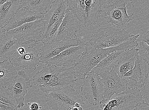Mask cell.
Listing matches in <instances>:
<instances>
[{
    "mask_svg": "<svg viewBox=\"0 0 149 110\" xmlns=\"http://www.w3.org/2000/svg\"><path fill=\"white\" fill-rule=\"evenodd\" d=\"M17 75L14 65L7 60L0 62V86L7 88L13 84Z\"/></svg>",
    "mask_w": 149,
    "mask_h": 110,
    "instance_id": "obj_20",
    "label": "cell"
},
{
    "mask_svg": "<svg viewBox=\"0 0 149 110\" xmlns=\"http://www.w3.org/2000/svg\"><path fill=\"white\" fill-rule=\"evenodd\" d=\"M140 89L127 88L113 95L102 110H133L143 100Z\"/></svg>",
    "mask_w": 149,
    "mask_h": 110,
    "instance_id": "obj_7",
    "label": "cell"
},
{
    "mask_svg": "<svg viewBox=\"0 0 149 110\" xmlns=\"http://www.w3.org/2000/svg\"><path fill=\"white\" fill-rule=\"evenodd\" d=\"M68 9L70 10L81 22L82 26H87L85 0H66Z\"/></svg>",
    "mask_w": 149,
    "mask_h": 110,
    "instance_id": "obj_24",
    "label": "cell"
},
{
    "mask_svg": "<svg viewBox=\"0 0 149 110\" xmlns=\"http://www.w3.org/2000/svg\"><path fill=\"white\" fill-rule=\"evenodd\" d=\"M131 0H111L104 6L106 16L104 18L107 23L117 28L129 26V22L134 19V13L128 15L127 6Z\"/></svg>",
    "mask_w": 149,
    "mask_h": 110,
    "instance_id": "obj_5",
    "label": "cell"
},
{
    "mask_svg": "<svg viewBox=\"0 0 149 110\" xmlns=\"http://www.w3.org/2000/svg\"><path fill=\"white\" fill-rule=\"evenodd\" d=\"M26 49V52L23 54L17 51L9 58V61L15 66L26 70H36L40 62L39 53L34 47Z\"/></svg>",
    "mask_w": 149,
    "mask_h": 110,
    "instance_id": "obj_14",
    "label": "cell"
},
{
    "mask_svg": "<svg viewBox=\"0 0 149 110\" xmlns=\"http://www.w3.org/2000/svg\"><path fill=\"white\" fill-rule=\"evenodd\" d=\"M44 22L43 19L26 23L4 33L18 41L20 47L33 48L41 42Z\"/></svg>",
    "mask_w": 149,
    "mask_h": 110,
    "instance_id": "obj_3",
    "label": "cell"
},
{
    "mask_svg": "<svg viewBox=\"0 0 149 110\" xmlns=\"http://www.w3.org/2000/svg\"><path fill=\"white\" fill-rule=\"evenodd\" d=\"M20 0H9L0 6V26H5L22 8Z\"/></svg>",
    "mask_w": 149,
    "mask_h": 110,
    "instance_id": "obj_19",
    "label": "cell"
},
{
    "mask_svg": "<svg viewBox=\"0 0 149 110\" xmlns=\"http://www.w3.org/2000/svg\"><path fill=\"white\" fill-rule=\"evenodd\" d=\"M63 19L58 20L50 27L46 36L41 40V43L43 44L49 43L57 40L58 29Z\"/></svg>",
    "mask_w": 149,
    "mask_h": 110,
    "instance_id": "obj_28",
    "label": "cell"
},
{
    "mask_svg": "<svg viewBox=\"0 0 149 110\" xmlns=\"http://www.w3.org/2000/svg\"><path fill=\"white\" fill-rule=\"evenodd\" d=\"M149 70V65L139 55L135 58V66L123 77L127 82V88L141 89L143 87Z\"/></svg>",
    "mask_w": 149,
    "mask_h": 110,
    "instance_id": "obj_11",
    "label": "cell"
},
{
    "mask_svg": "<svg viewBox=\"0 0 149 110\" xmlns=\"http://www.w3.org/2000/svg\"><path fill=\"white\" fill-rule=\"evenodd\" d=\"M30 105L29 108L30 110H39L43 108V107L36 102L32 103L30 102L28 104Z\"/></svg>",
    "mask_w": 149,
    "mask_h": 110,
    "instance_id": "obj_33",
    "label": "cell"
},
{
    "mask_svg": "<svg viewBox=\"0 0 149 110\" xmlns=\"http://www.w3.org/2000/svg\"><path fill=\"white\" fill-rule=\"evenodd\" d=\"M68 10L66 0H55L50 8L44 15L42 39L52 26L58 20L64 19Z\"/></svg>",
    "mask_w": 149,
    "mask_h": 110,
    "instance_id": "obj_13",
    "label": "cell"
},
{
    "mask_svg": "<svg viewBox=\"0 0 149 110\" xmlns=\"http://www.w3.org/2000/svg\"><path fill=\"white\" fill-rule=\"evenodd\" d=\"M14 98L16 102L18 107L22 108L25 105L24 97L27 93V89H22L17 88L13 85H10L8 87Z\"/></svg>",
    "mask_w": 149,
    "mask_h": 110,
    "instance_id": "obj_27",
    "label": "cell"
},
{
    "mask_svg": "<svg viewBox=\"0 0 149 110\" xmlns=\"http://www.w3.org/2000/svg\"><path fill=\"white\" fill-rule=\"evenodd\" d=\"M39 110H47V109H40Z\"/></svg>",
    "mask_w": 149,
    "mask_h": 110,
    "instance_id": "obj_38",
    "label": "cell"
},
{
    "mask_svg": "<svg viewBox=\"0 0 149 110\" xmlns=\"http://www.w3.org/2000/svg\"><path fill=\"white\" fill-rule=\"evenodd\" d=\"M45 93L47 104L54 110H72L74 107L79 108L84 104L82 96L71 86Z\"/></svg>",
    "mask_w": 149,
    "mask_h": 110,
    "instance_id": "obj_2",
    "label": "cell"
},
{
    "mask_svg": "<svg viewBox=\"0 0 149 110\" xmlns=\"http://www.w3.org/2000/svg\"><path fill=\"white\" fill-rule=\"evenodd\" d=\"M17 106H6L0 104V110H20Z\"/></svg>",
    "mask_w": 149,
    "mask_h": 110,
    "instance_id": "obj_34",
    "label": "cell"
},
{
    "mask_svg": "<svg viewBox=\"0 0 149 110\" xmlns=\"http://www.w3.org/2000/svg\"><path fill=\"white\" fill-rule=\"evenodd\" d=\"M139 49V53L149 65V46L145 43L141 42Z\"/></svg>",
    "mask_w": 149,
    "mask_h": 110,
    "instance_id": "obj_30",
    "label": "cell"
},
{
    "mask_svg": "<svg viewBox=\"0 0 149 110\" xmlns=\"http://www.w3.org/2000/svg\"><path fill=\"white\" fill-rule=\"evenodd\" d=\"M109 100L104 98L99 103L100 107L102 110L104 108L109 102Z\"/></svg>",
    "mask_w": 149,
    "mask_h": 110,
    "instance_id": "obj_36",
    "label": "cell"
},
{
    "mask_svg": "<svg viewBox=\"0 0 149 110\" xmlns=\"http://www.w3.org/2000/svg\"><path fill=\"white\" fill-rule=\"evenodd\" d=\"M31 82V80L26 72L20 70L18 72V75L12 85L17 88L27 89L33 87Z\"/></svg>",
    "mask_w": 149,
    "mask_h": 110,
    "instance_id": "obj_26",
    "label": "cell"
},
{
    "mask_svg": "<svg viewBox=\"0 0 149 110\" xmlns=\"http://www.w3.org/2000/svg\"><path fill=\"white\" fill-rule=\"evenodd\" d=\"M55 0H20L23 7L36 13L45 15L50 8Z\"/></svg>",
    "mask_w": 149,
    "mask_h": 110,
    "instance_id": "obj_23",
    "label": "cell"
},
{
    "mask_svg": "<svg viewBox=\"0 0 149 110\" xmlns=\"http://www.w3.org/2000/svg\"><path fill=\"white\" fill-rule=\"evenodd\" d=\"M133 110H149V104L143 100Z\"/></svg>",
    "mask_w": 149,
    "mask_h": 110,
    "instance_id": "obj_32",
    "label": "cell"
},
{
    "mask_svg": "<svg viewBox=\"0 0 149 110\" xmlns=\"http://www.w3.org/2000/svg\"><path fill=\"white\" fill-rule=\"evenodd\" d=\"M99 75L104 87V98L109 100L114 95L121 93L127 88V81L123 77L119 76L115 67Z\"/></svg>",
    "mask_w": 149,
    "mask_h": 110,
    "instance_id": "obj_10",
    "label": "cell"
},
{
    "mask_svg": "<svg viewBox=\"0 0 149 110\" xmlns=\"http://www.w3.org/2000/svg\"><path fill=\"white\" fill-rule=\"evenodd\" d=\"M139 54V49L136 48L127 51L116 68L120 77H123L127 72L133 69L135 66V58Z\"/></svg>",
    "mask_w": 149,
    "mask_h": 110,
    "instance_id": "obj_21",
    "label": "cell"
},
{
    "mask_svg": "<svg viewBox=\"0 0 149 110\" xmlns=\"http://www.w3.org/2000/svg\"><path fill=\"white\" fill-rule=\"evenodd\" d=\"M53 73V66L47 65L42 70L33 75V81L34 84L39 86L47 84L51 80Z\"/></svg>",
    "mask_w": 149,
    "mask_h": 110,
    "instance_id": "obj_25",
    "label": "cell"
},
{
    "mask_svg": "<svg viewBox=\"0 0 149 110\" xmlns=\"http://www.w3.org/2000/svg\"><path fill=\"white\" fill-rule=\"evenodd\" d=\"M127 51H116L109 54L104 59L100 61L88 74H97L99 75L105 72L110 71L114 67L116 68Z\"/></svg>",
    "mask_w": 149,
    "mask_h": 110,
    "instance_id": "obj_17",
    "label": "cell"
},
{
    "mask_svg": "<svg viewBox=\"0 0 149 110\" xmlns=\"http://www.w3.org/2000/svg\"><path fill=\"white\" fill-rule=\"evenodd\" d=\"M44 15L36 13L22 7L15 15L6 24L1 28V32L4 33L26 23L44 19Z\"/></svg>",
    "mask_w": 149,
    "mask_h": 110,
    "instance_id": "obj_15",
    "label": "cell"
},
{
    "mask_svg": "<svg viewBox=\"0 0 149 110\" xmlns=\"http://www.w3.org/2000/svg\"><path fill=\"white\" fill-rule=\"evenodd\" d=\"M140 35V34L134 35L129 40L118 46L106 49H97L88 42L80 59L73 66L78 80L84 79L86 75L109 54L116 51H127L137 47L138 43L136 40Z\"/></svg>",
    "mask_w": 149,
    "mask_h": 110,
    "instance_id": "obj_1",
    "label": "cell"
},
{
    "mask_svg": "<svg viewBox=\"0 0 149 110\" xmlns=\"http://www.w3.org/2000/svg\"><path fill=\"white\" fill-rule=\"evenodd\" d=\"M20 44L14 38L7 35L5 33L1 34L0 39V56L2 59L7 58L18 51Z\"/></svg>",
    "mask_w": 149,
    "mask_h": 110,
    "instance_id": "obj_22",
    "label": "cell"
},
{
    "mask_svg": "<svg viewBox=\"0 0 149 110\" xmlns=\"http://www.w3.org/2000/svg\"><path fill=\"white\" fill-rule=\"evenodd\" d=\"M104 3V0H85L87 27L98 23Z\"/></svg>",
    "mask_w": 149,
    "mask_h": 110,
    "instance_id": "obj_18",
    "label": "cell"
},
{
    "mask_svg": "<svg viewBox=\"0 0 149 110\" xmlns=\"http://www.w3.org/2000/svg\"><path fill=\"white\" fill-rule=\"evenodd\" d=\"M9 1V0H0V4H1V5H2Z\"/></svg>",
    "mask_w": 149,
    "mask_h": 110,
    "instance_id": "obj_37",
    "label": "cell"
},
{
    "mask_svg": "<svg viewBox=\"0 0 149 110\" xmlns=\"http://www.w3.org/2000/svg\"><path fill=\"white\" fill-rule=\"evenodd\" d=\"M86 44L68 48L51 58L46 65L57 66H74L80 59Z\"/></svg>",
    "mask_w": 149,
    "mask_h": 110,
    "instance_id": "obj_12",
    "label": "cell"
},
{
    "mask_svg": "<svg viewBox=\"0 0 149 110\" xmlns=\"http://www.w3.org/2000/svg\"><path fill=\"white\" fill-rule=\"evenodd\" d=\"M100 77L97 74H88L83 79L82 94L89 101V104L93 106L99 104L104 99V87Z\"/></svg>",
    "mask_w": 149,
    "mask_h": 110,
    "instance_id": "obj_8",
    "label": "cell"
},
{
    "mask_svg": "<svg viewBox=\"0 0 149 110\" xmlns=\"http://www.w3.org/2000/svg\"><path fill=\"white\" fill-rule=\"evenodd\" d=\"M0 101L13 106H17L15 99L8 88L0 87Z\"/></svg>",
    "mask_w": 149,
    "mask_h": 110,
    "instance_id": "obj_29",
    "label": "cell"
},
{
    "mask_svg": "<svg viewBox=\"0 0 149 110\" xmlns=\"http://www.w3.org/2000/svg\"><path fill=\"white\" fill-rule=\"evenodd\" d=\"M141 41L142 42L146 43L149 46V30L142 37Z\"/></svg>",
    "mask_w": 149,
    "mask_h": 110,
    "instance_id": "obj_35",
    "label": "cell"
},
{
    "mask_svg": "<svg viewBox=\"0 0 149 110\" xmlns=\"http://www.w3.org/2000/svg\"><path fill=\"white\" fill-rule=\"evenodd\" d=\"M142 96L144 101L149 104V70L147 78L143 87L141 90Z\"/></svg>",
    "mask_w": 149,
    "mask_h": 110,
    "instance_id": "obj_31",
    "label": "cell"
},
{
    "mask_svg": "<svg viewBox=\"0 0 149 110\" xmlns=\"http://www.w3.org/2000/svg\"><path fill=\"white\" fill-rule=\"evenodd\" d=\"M75 38H68L63 40H56L47 44H43L40 49V62L46 64L48 60L57 56L62 51L69 47L87 44L88 42L75 36Z\"/></svg>",
    "mask_w": 149,
    "mask_h": 110,
    "instance_id": "obj_9",
    "label": "cell"
},
{
    "mask_svg": "<svg viewBox=\"0 0 149 110\" xmlns=\"http://www.w3.org/2000/svg\"><path fill=\"white\" fill-rule=\"evenodd\" d=\"M134 35L124 29L109 27L101 28L91 36L89 42L97 49L118 46L130 40Z\"/></svg>",
    "mask_w": 149,
    "mask_h": 110,
    "instance_id": "obj_4",
    "label": "cell"
},
{
    "mask_svg": "<svg viewBox=\"0 0 149 110\" xmlns=\"http://www.w3.org/2000/svg\"><path fill=\"white\" fill-rule=\"evenodd\" d=\"M52 77L47 83L39 86L38 90L43 92L57 91L68 86L74 87L78 80L73 66H53Z\"/></svg>",
    "mask_w": 149,
    "mask_h": 110,
    "instance_id": "obj_6",
    "label": "cell"
},
{
    "mask_svg": "<svg viewBox=\"0 0 149 110\" xmlns=\"http://www.w3.org/2000/svg\"><path fill=\"white\" fill-rule=\"evenodd\" d=\"M82 25L72 12L68 9L59 28L57 40H62L72 38L80 31Z\"/></svg>",
    "mask_w": 149,
    "mask_h": 110,
    "instance_id": "obj_16",
    "label": "cell"
}]
</instances>
